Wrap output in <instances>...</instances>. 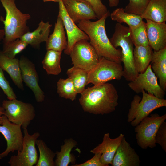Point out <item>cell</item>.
<instances>
[{
  "label": "cell",
  "instance_id": "obj_1",
  "mask_svg": "<svg viewBox=\"0 0 166 166\" xmlns=\"http://www.w3.org/2000/svg\"><path fill=\"white\" fill-rule=\"evenodd\" d=\"M79 101L83 110L97 115L114 111L118 105L119 96L112 84L105 83L85 89L81 94Z\"/></svg>",
  "mask_w": 166,
  "mask_h": 166
},
{
  "label": "cell",
  "instance_id": "obj_2",
  "mask_svg": "<svg viewBox=\"0 0 166 166\" xmlns=\"http://www.w3.org/2000/svg\"><path fill=\"white\" fill-rule=\"evenodd\" d=\"M110 15L109 12L95 21H80L77 26L88 36L89 43L100 57L121 63V50L113 46L106 33L105 21Z\"/></svg>",
  "mask_w": 166,
  "mask_h": 166
},
{
  "label": "cell",
  "instance_id": "obj_3",
  "mask_svg": "<svg viewBox=\"0 0 166 166\" xmlns=\"http://www.w3.org/2000/svg\"><path fill=\"white\" fill-rule=\"evenodd\" d=\"M15 0H0L6 12L5 19L2 16L0 20L4 25L5 33L3 44L8 43L19 38L30 31L27 21L31 18L28 13L22 12L16 7Z\"/></svg>",
  "mask_w": 166,
  "mask_h": 166
},
{
  "label": "cell",
  "instance_id": "obj_4",
  "mask_svg": "<svg viewBox=\"0 0 166 166\" xmlns=\"http://www.w3.org/2000/svg\"><path fill=\"white\" fill-rule=\"evenodd\" d=\"M115 48L120 47L122 54V62L123 63V76L128 81L134 80L139 73L134 64L133 53L134 44L131 38L128 27L117 23L115 30L109 39Z\"/></svg>",
  "mask_w": 166,
  "mask_h": 166
},
{
  "label": "cell",
  "instance_id": "obj_5",
  "mask_svg": "<svg viewBox=\"0 0 166 166\" xmlns=\"http://www.w3.org/2000/svg\"><path fill=\"white\" fill-rule=\"evenodd\" d=\"M142 93V98L138 95L134 96L127 115V121L133 127L137 125L154 110L166 107V99L158 98L144 90Z\"/></svg>",
  "mask_w": 166,
  "mask_h": 166
},
{
  "label": "cell",
  "instance_id": "obj_6",
  "mask_svg": "<svg viewBox=\"0 0 166 166\" xmlns=\"http://www.w3.org/2000/svg\"><path fill=\"white\" fill-rule=\"evenodd\" d=\"M123 73L121 63L101 57L97 64L88 72L87 85H98L113 80H120Z\"/></svg>",
  "mask_w": 166,
  "mask_h": 166
},
{
  "label": "cell",
  "instance_id": "obj_7",
  "mask_svg": "<svg viewBox=\"0 0 166 166\" xmlns=\"http://www.w3.org/2000/svg\"><path fill=\"white\" fill-rule=\"evenodd\" d=\"M166 119V114L160 116L152 114L143 119L136 126L135 132L138 145L144 149L156 147L155 136L161 124Z\"/></svg>",
  "mask_w": 166,
  "mask_h": 166
},
{
  "label": "cell",
  "instance_id": "obj_8",
  "mask_svg": "<svg viewBox=\"0 0 166 166\" xmlns=\"http://www.w3.org/2000/svg\"><path fill=\"white\" fill-rule=\"evenodd\" d=\"M4 114L11 122L20 125L23 128H27L34 118L35 110L34 106L14 99L4 100L2 103Z\"/></svg>",
  "mask_w": 166,
  "mask_h": 166
},
{
  "label": "cell",
  "instance_id": "obj_9",
  "mask_svg": "<svg viewBox=\"0 0 166 166\" xmlns=\"http://www.w3.org/2000/svg\"><path fill=\"white\" fill-rule=\"evenodd\" d=\"M69 55L73 66L87 72L97 64L100 58L89 42L85 39L75 44Z\"/></svg>",
  "mask_w": 166,
  "mask_h": 166
},
{
  "label": "cell",
  "instance_id": "obj_10",
  "mask_svg": "<svg viewBox=\"0 0 166 166\" xmlns=\"http://www.w3.org/2000/svg\"><path fill=\"white\" fill-rule=\"evenodd\" d=\"M23 129L24 139L22 148L18 152L16 155L12 156L8 162L11 166H33L36 165L38 160L35 142L40 135L36 132L30 135L27 128Z\"/></svg>",
  "mask_w": 166,
  "mask_h": 166
},
{
  "label": "cell",
  "instance_id": "obj_11",
  "mask_svg": "<svg viewBox=\"0 0 166 166\" xmlns=\"http://www.w3.org/2000/svg\"><path fill=\"white\" fill-rule=\"evenodd\" d=\"M128 85L137 94L141 93L144 90L160 99H164L165 95V91L161 88L158 82L157 78L152 70L150 64L145 72L139 73Z\"/></svg>",
  "mask_w": 166,
  "mask_h": 166
},
{
  "label": "cell",
  "instance_id": "obj_12",
  "mask_svg": "<svg viewBox=\"0 0 166 166\" xmlns=\"http://www.w3.org/2000/svg\"><path fill=\"white\" fill-rule=\"evenodd\" d=\"M21 126L10 122L5 115L2 116V122L0 124V133L4 137L7 143V148L0 153V159L7 156L10 152L21 151L22 148L24 135Z\"/></svg>",
  "mask_w": 166,
  "mask_h": 166
},
{
  "label": "cell",
  "instance_id": "obj_13",
  "mask_svg": "<svg viewBox=\"0 0 166 166\" xmlns=\"http://www.w3.org/2000/svg\"><path fill=\"white\" fill-rule=\"evenodd\" d=\"M19 60L23 82L32 91L36 101L38 102H42L44 100L45 96L38 84V76L34 64L23 55Z\"/></svg>",
  "mask_w": 166,
  "mask_h": 166
},
{
  "label": "cell",
  "instance_id": "obj_14",
  "mask_svg": "<svg viewBox=\"0 0 166 166\" xmlns=\"http://www.w3.org/2000/svg\"><path fill=\"white\" fill-rule=\"evenodd\" d=\"M59 12L57 17L62 20L67 35V46L64 50V53L69 55L75 44L83 39L89 40L88 36L77 26L67 14L61 0L59 2Z\"/></svg>",
  "mask_w": 166,
  "mask_h": 166
},
{
  "label": "cell",
  "instance_id": "obj_15",
  "mask_svg": "<svg viewBox=\"0 0 166 166\" xmlns=\"http://www.w3.org/2000/svg\"><path fill=\"white\" fill-rule=\"evenodd\" d=\"M65 10L76 24L81 21L96 20V15L91 5L85 0H62Z\"/></svg>",
  "mask_w": 166,
  "mask_h": 166
},
{
  "label": "cell",
  "instance_id": "obj_16",
  "mask_svg": "<svg viewBox=\"0 0 166 166\" xmlns=\"http://www.w3.org/2000/svg\"><path fill=\"white\" fill-rule=\"evenodd\" d=\"M139 156L124 137L119 145L114 157L112 166H139Z\"/></svg>",
  "mask_w": 166,
  "mask_h": 166
},
{
  "label": "cell",
  "instance_id": "obj_17",
  "mask_svg": "<svg viewBox=\"0 0 166 166\" xmlns=\"http://www.w3.org/2000/svg\"><path fill=\"white\" fill-rule=\"evenodd\" d=\"M124 137V135L121 133L117 137L111 139L109 133H105L102 143L90 152L93 154L101 153V162L105 166H108L109 164H112L116 151Z\"/></svg>",
  "mask_w": 166,
  "mask_h": 166
},
{
  "label": "cell",
  "instance_id": "obj_18",
  "mask_svg": "<svg viewBox=\"0 0 166 166\" xmlns=\"http://www.w3.org/2000/svg\"><path fill=\"white\" fill-rule=\"evenodd\" d=\"M146 27L149 44L154 51L166 47V24L146 20Z\"/></svg>",
  "mask_w": 166,
  "mask_h": 166
},
{
  "label": "cell",
  "instance_id": "obj_19",
  "mask_svg": "<svg viewBox=\"0 0 166 166\" xmlns=\"http://www.w3.org/2000/svg\"><path fill=\"white\" fill-rule=\"evenodd\" d=\"M62 19L57 17L53 33L49 35L46 42L47 50H52L62 53L67 46V38Z\"/></svg>",
  "mask_w": 166,
  "mask_h": 166
},
{
  "label": "cell",
  "instance_id": "obj_20",
  "mask_svg": "<svg viewBox=\"0 0 166 166\" xmlns=\"http://www.w3.org/2000/svg\"><path fill=\"white\" fill-rule=\"evenodd\" d=\"M52 26V25L49 23V22H45L42 20L35 30L27 32L19 38L33 48L39 49L41 43L46 42L48 40Z\"/></svg>",
  "mask_w": 166,
  "mask_h": 166
},
{
  "label": "cell",
  "instance_id": "obj_21",
  "mask_svg": "<svg viewBox=\"0 0 166 166\" xmlns=\"http://www.w3.org/2000/svg\"><path fill=\"white\" fill-rule=\"evenodd\" d=\"M0 66L9 74L15 85L19 89L23 90L19 60L16 58H10L0 50Z\"/></svg>",
  "mask_w": 166,
  "mask_h": 166
},
{
  "label": "cell",
  "instance_id": "obj_22",
  "mask_svg": "<svg viewBox=\"0 0 166 166\" xmlns=\"http://www.w3.org/2000/svg\"><path fill=\"white\" fill-rule=\"evenodd\" d=\"M152 70L159 81V85L164 91L166 90V47L153 51L151 62Z\"/></svg>",
  "mask_w": 166,
  "mask_h": 166
},
{
  "label": "cell",
  "instance_id": "obj_23",
  "mask_svg": "<svg viewBox=\"0 0 166 166\" xmlns=\"http://www.w3.org/2000/svg\"><path fill=\"white\" fill-rule=\"evenodd\" d=\"M142 18L158 23L166 21V0H149Z\"/></svg>",
  "mask_w": 166,
  "mask_h": 166
},
{
  "label": "cell",
  "instance_id": "obj_24",
  "mask_svg": "<svg viewBox=\"0 0 166 166\" xmlns=\"http://www.w3.org/2000/svg\"><path fill=\"white\" fill-rule=\"evenodd\" d=\"M135 46L133 53L135 66L139 73H143L150 64L153 51L149 45Z\"/></svg>",
  "mask_w": 166,
  "mask_h": 166
},
{
  "label": "cell",
  "instance_id": "obj_25",
  "mask_svg": "<svg viewBox=\"0 0 166 166\" xmlns=\"http://www.w3.org/2000/svg\"><path fill=\"white\" fill-rule=\"evenodd\" d=\"M77 144V142L72 138L65 140L64 144L61 146L60 151L56 152L55 166H67L70 163L74 164L76 160L75 157L71 152Z\"/></svg>",
  "mask_w": 166,
  "mask_h": 166
},
{
  "label": "cell",
  "instance_id": "obj_26",
  "mask_svg": "<svg viewBox=\"0 0 166 166\" xmlns=\"http://www.w3.org/2000/svg\"><path fill=\"white\" fill-rule=\"evenodd\" d=\"M61 53L52 50H47L42 63L48 74L57 75L61 72L60 63Z\"/></svg>",
  "mask_w": 166,
  "mask_h": 166
},
{
  "label": "cell",
  "instance_id": "obj_27",
  "mask_svg": "<svg viewBox=\"0 0 166 166\" xmlns=\"http://www.w3.org/2000/svg\"><path fill=\"white\" fill-rule=\"evenodd\" d=\"M110 16L112 20L119 23H124L129 27L137 26L143 21L141 15L126 12L123 8H117Z\"/></svg>",
  "mask_w": 166,
  "mask_h": 166
},
{
  "label": "cell",
  "instance_id": "obj_28",
  "mask_svg": "<svg viewBox=\"0 0 166 166\" xmlns=\"http://www.w3.org/2000/svg\"><path fill=\"white\" fill-rule=\"evenodd\" d=\"M66 74L72 80L77 93L81 94L87 85L88 72L73 66L67 70Z\"/></svg>",
  "mask_w": 166,
  "mask_h": 166
},
{
  "label": "cell",
  "instance_id": "obj_29",
  "mask_svg": "<svg viewBox=\"0 0 166 166\" xmlns=\"http://www.w3.org/2000/svg\"><path fill=\"white\" fill-rule=\"evenodd\" d=\"M35 144L39 152V156L35 166H55L54 158L56 155V153L49 148L42 140L37 139Z\"/></svg>",
  "mask_w": 166,
  "mask_h": 166
},
{
  "label": "cell",
  "instance_id": "obj_30",
  "mask_svg": "<svg viewBox=\"0 0 166 166\" xmlns=\"http://www.w3.org/2000/svg\"><path fill=\"white\" fill-rule=\"evenodd\" d=\"M57 92L60 97L72 101L74 100L77 94L72 79L60 78L57 83Z\"/></svg>",
  "mask_w": 166,
  "mask_h": 166
},
{
  "label": "cell",
  "instance_id": "obj_31",
  "mask_svg": "<svg viewBox=\"0 0 166 166\" xmlns=\"http://www.w3.org/2000/svg\"><path fill=\"white\" fill-rule=\"evenodd\" d=\"M130 35L134 46L149 45L147 38L146 23L143 21L135 27H129Z\"/></svg>",
  "mask_w": 166,
  "mask_h": 166
},
{
  "label": "cell",
  "instance_id": "obj_32",
  "mask_svg": "<svg viewBox=\"0 0 166 166\" xmlns=\"http://www.w3.org/2000/svg\"><path fill=\"white\" fill-rule=\"evenodd\" d=\"M28 44L25 42L18 38L5 44H3V53L8 57L14 58L15 56L25 49Z\"/></svg>",
  "mask_w": 166,
  "mask_h": 166
},
{
  "label": "cell",
  "instance_id": "obj_33",
  "mask_svg": "<svg viewBox=\"0 0 166 166\" xmlns=\"http://www.w3.org/2000/svg\"><path fill=\"white\" fill-rule=\"evenodd\" d=\"M149 0H129L124 8L125 12L141 15L144 12Z\"/></svg>",
  "mask_w": 166,
  "mask_h": 166
},
{
  "label": "cell",
  "instance_id": "obj_34",
  "mask_svg": "<svg viewBox=\"0 0 166 166\" xmlns=\"http://www.w3.org/2000/svg\"><path fill=\"white\" fill-rule=\"evenodd\" d=\"M3 70L0 66V87L8 100L16 99L17 97L9 82L5 78Z\"/></svg>",
  "mask_w": 166,
  "mask_h": 166
},
{
  "label": "cell",
  "instance_id": "obj_35",
  "mask_svg": "<svg viewBox=\"0 0 166 166\" xmlns=\"http://www.w3.org/2000/svg\"><path fill=\"white\" fill-rule=\"evenodd\" d=\"M155 141L166 152V122L165 121L161 124L157 131Z\"/></svg>",
  "mask_w": 166,
  "mask_h": 166
},
{
  "label": "cell",
  "instance_id": "obj_36",
  "mask_svg": "<svg viewBox=\"0 0 166 166\" xmlns=\"http://www.w3.org/2000/svg\"><path fill=\"white\" fill-rule=\"evenodd\" d=\"M92 6L98 19L109 12L101 0H85Z\"/></svg>",
  "mask_w": 166,
  "mask_h": 166
},
{
  "label": "cell",
  "instance_id": "obj_37",
  "mask_svg": "<svg viewBox=\"0 0 166 166\" xmlns=\"http://www.w3.org/2000/svg\"><path fill=\"white\" fill-rule=\"evenodd\" d=\"M94 156L91 159L80 164H75L72 166H105L101 161V154L100 153L94 154Z\"/></svg>",
  "mask_w": 166,
  "mask_h": 166
},
{
  "label": "cell",
  "instance_id": "obj_38",
  "mask_svg": "<svg viewBox=\"0 0 166 166\" xmlns=\"http://www.w3.org/2000/svg\"><path fill=\"white\" fill-rule=\"evenodd\" d=\"M109 5L110 7L117 6L119 4L120 0H109Z\"/></svg>",
  "mask_w": 166,
  "mask_h": 166
},
{
  "label": "cell",
  "instance_id": "obj_39",
  "mask_svg": "<svg viewBox=\"0 0 166 166\" xmlns=\"http://www.w3.org/2000/svg\"><path fill=\"white\" fill-rule=\"evenodd\" d=\"M4 114V110L2 107H0V124H2V116Z\"/></svg>",
  "mask_w": 166,
  "mask_h": 166
},
{
  "label": "cell",
  "instance_id": "obj_40",
  "mask_svg": "<svg viewBox=\"0 0 166 166\" xmlns=\"http://www.w3.org/2000/svg\"><path fill=\"white\" fill-rule=\"evenodd\" d=\"M5 36L4 31L3 29H0V41L3 40Z\"/></svg>",
  "mask_w": 166,
  "mask_h": 166
},
{
  "label": "cell",
  "instance_id": "obj_41",
  "mask_svg": "<svg viewBox=\"0 0 166 166\" xmlns=\"http://www.w3.org/2000/svg\"><path fill=\"white\" fill-rule=\"evenodd\" d=\"M43 2H46L48 1H53L55 2H59L61 0H43Z\"/></svg>",
  "mask_w": 166,
  "mask_h": 166
}]
</instances>
